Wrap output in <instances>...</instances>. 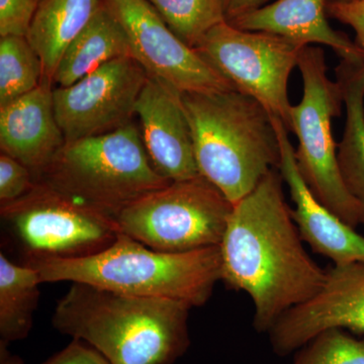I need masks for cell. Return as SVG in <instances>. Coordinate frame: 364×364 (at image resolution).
<instances>
[{"mask_svg": "<svg viewBox=\"0 0 364 364\" xmlns=\"http://www.w3.org/2000/svg\"><path fill=\"white\" fill-rule=\"evenodd\" d=\"M282 181L272 169L234 203L220 245L222 280L250 296L258 333L269 332L284 313L315 296L327 275L306 251Z\"/></svg>", "mask_w": 364, "mask_h": 364, "instance_id": "6da1fadb", "label": "cell"}, {"mask_svg": "<svg viewBox=\"0 0 364 364\" xmlns=\"http://www.w3.org/2000/svg\"><path fill=\"white\" fill-rule=\"evenodd\" d=\"M191 306L71 282L53 313L61 334L85 342L112 364H173L191 346Z\"/></svg>", "mask_w": 364, "mask_h": 364, "instance_id": "7a4b0ae2", "label": "cell"}, {"mask_svg": "<svg viewBox=\"0 0 364 364\" xmlns=\"http://www.w3.org/2000/svg\"><path fill=\"white\" fill-rule=\"evenodd\" d=\"M181 98L198 172L233 205L279 169L274 119L257 100L236 90L181 92Z\"/></svg>", "mask_w": 364, "mask_h": 364, "instance_id": "3957f363", "label": "cell"}, {"mask_svg": "<svg viewBox=\"0 0 364 364\" xmlns=\"http://www.w3.org/2000/svg\"><path fill=\"white\" fill-rule=\"evenodd\" d=\"M42 284L82 282L129 296L172 299L193 308L208 303L222 280L220 246L186 253H165L119 232L102 252L72 259L30 263Z\"/></svg>", "mask_w": 364, "mask_h": 364, "instance_id": "277c9868", "label": "cell"}, {"mask_svg": "<svg viewBox=\"0 0 364 364\" xmlns=\"http://www.w3.org/2000/svg\"><path fill=\"white\" fill-rule=\"evenodd\" d=\"M35 181L114 220L132 203L172 182L153 166L134 122L66 143Z\"/></svg>", "mask_w": 364, "mask_h": 364, "instance_id": "5b68a950", "label": "cell"}, {"mask_svg": "<svg viewBox=\"0 0 364 364\" xmlns=\"http://www.w3.org/2000/svg\"><path fill=\"white\" fill-rule=\"evenodd\" d=\"M298 67L303 97L291 107V130L299 141L294 149L299 173L314 196L349 226L364 225V208L345 188L332 133L333 117L341 114L343 95L338 81L328 77L325 53L306 46Z\"/></svg>", "mask_w": 364, "mask_h": 364, "instance_id": "8992f818", "label": "cell"}, {"mask_svg": "<svg viewBox=\"0 0 364 364\" xmlns=\"http://www.w3.org/2000/svg\"><path fill=\"white\" fill-rule=\"evenodd\" d=\"M233 203L202 176L172 181L117 215L119 232L165 253L221 245Z\"/></svg>", "mask_w": 364, "mask_h": 364, "instance_id": "52a82bcc", "label": "cell"}, {"mask_svg": "<svg viewBox=\"0 0 364 364\" xmlns=\"http://www.w3.org/2000/svg\"><path fill=\"white\" fill-rule=\"evenodd\" d=\"M0 215L25 264L95 255L119 234L116 220L40 181L18 200L0 205Z\"/></svg>", "mask_w": 364, "mask_h": 364, "instance_id": "ba28073f", "label": "cell"}, {"mask_svg": "<svg viewBox=\"0 0 364 364\" xmlns=\"http://www.w3.org/2000/svg\"><path fill=\"white\" fill-rule=\"evenodd\" d=\"M306 46L267 32L215 26L196 46L205 61L235 90L257 100L291 130L289 80Z\"/></svg>", "mask_w": 364, "mask_h": 364, "instance_id": "9c48e42d", "label": "cell"}, {"mask_svg": "<svg viewBox=\"0 0 364 364\" xmlns=\"http://www.w3.org/2000/svg\"><path fill=\"white\" fill-rule=\"evenodd\" d=\"M147 71L133 57L107 62L66 87H53L55 114L66 143L130 124Z\"/></svg>", "mask_w": 364, "mask_h": 364, "instance_id": "30bf717a", "label": "cell"}, {"mask_svg": "<svg viewBox=\"0 0 364 364\" xmlns=\"http://www.w3.org/2000/svg\"><path fill=\"white\" fill-rule=\"evenodd\" d=\"M128 36L132 57L181 92L235 90L167 26L147 0H102Z\"/></svg>", "mask_w": 364, "mask_h": 364, "instance_id": "8fae6325", "label": "cell"}, {"mask_svg": "<svg viewBox=\"0 0 364 364\" xmlns=\"http://www.w3.org/2000/svg\"><path fill=\"white\" fill-rule=\"evenodd\" d=\"M320 291L294 306L267 333L272 351L287 356L326 330L364 333V263L333 264Z\"/></svg>", "mask_w": 364, "mask_h": 364, "instance_id": "7c38bea8", "label": "cell"}, {"mask_svg": "<svg viewBox=\"0 0 364 364\" xmlns=\"http://www.w3.org/2000/svg\"><path fill=\"white\" fill-rule=\"evenodd\" d=\"M144 147L158 173L170 181L200 176L181 92L148 74L136 104Z\"/></svg>", "mask_w": 364, "mask_h": 364, "instance_id": "4fadbf2b", "label": "cell"}, {"mask_svg": "<svg viewBox=\"0 0 364 364\" xmlns=\"http://www.w3.org/2000/svg\"><path fill=\"white\" fill-rule=\"evenodd\" d=\"M282 158L279 171L289 186L294 208L293 219L301 239L315 253L332 260L333 264L364 263V236L342 221L318 202L299 173L294 148L284 123L273 117Z\"/></svg>", "mask_w": 364, "mask_h": 364, "instance_id": "5bb4252c", "label": "cell"}, {"mask_svg": "<svg viewBox=\"0 0 364 364\" xmlns=\"http://www.w3.org/2000/svg\"><path fill=\"white\" fill-rule=\"evenodd\" d=\"M65 144L55 114L51 81L44 79L35 90L0 107L1 152L28 167L35 181Z\"/></svg>", "mask_w": 364, "mask_h": 364, "instance_id": "9a60e30c", "label": "cell"}, {"mask_svg": "<svg viewBox=\"0 0 364 364\" xmlns=\"http://www.w3.org/2000/svg\"><path fill=\"white\" fill-rule=\"evenodd\" d=\"M326 14V0H277L229 23L241 30L274 33L304 46H328L341 60L364 61L363 50L335 31Z\"/></svg>", "mask_w": 364, "mask_h": 364, "instance_id": "2e32d148", "label": "cell"}, {"mask_svg": "<svg viewBox=\"0 0 364 364\" xmlns=\"http://www.w3.org/2000/svg\"><path fill=\"white\" fill-rule=\"evenodd\" d=\"M122 57H132L128 36L102 0L85 30L64 53L53 77V87L73 85L107 62Z\"/></svg>", "mask_w": 364, "mask_h": 364, "instance_id": "e0dca14e", "label": "cell"}, {"mask_svg": "<svg viewBox=\"0 0 364 364\" xmlns=\"http://www.w3.org/2000/svg\"><path fill=\"white\" fill-rule=\"evenodd\" d=\"M102 0H40L26 38L51 81L69 46L85 30Z\"/></svg>", "mask_w": 364, "mask_h": 364, "instance_id": "ac0fdd59", "label": "cell"}, {"mask_svg": "<svg viewBox=\"0 0 364 364\" xmlns=\"http://www.w3.org/2000/svg\"><path fill=\"white\" fill-rule=\"evenodd\" d=\"M346 111L337 160L345 188L364 208V61L341 60L336 67Z\"/></svg>", "mask_w": 364, "mask_h": 364, "instance_id": "d6986e66", "label": "cell"}, {"mask_svg": "<svg viewBox=\"0 0 364 364\" xmlns=\"http://www.w3.org/2000/svg\"><path fill=\"white\" fill-rule=\"evenodd\" d=\"M39 273L30 265H18L0 253V340L26 339L33 327L39 303Z\"/></svg>", "mask_w": 364, "mask_h": 364, "instance_id": "ffe728a7", "label": "cell"}, {"mask_svg": "<svg viewBox=\"0 0 364 364\" xmlns=\"http://www.w3.org/2000/svg\"><path fill=\"white\" fill-rule=\"evenodd\" d=\"M44 79L42 61L26 37H1L0 107L35 90Z\"/></svg>", "mask_w": 364, "mask_h": 364, "instance_id": "44dd1931", "label": "cell"}, {"mask_svg": "<svg viewBox=\"0 0 364 364\" xmlns=\"http://www.w3.org/2000/svg\"><path fill=\"white\" fill-rule=\"evenodd\" d=\"M176 37L196 49L215 26L225 23L222 0H147Z\"/></svg>", "mask_w": 364, "mask_h": 364, "instance_id": "7402d4cb", "label": "cell"}, {"mask_svg": "<svg viewBox=\"0 0 364 364\" xmlns=\"http://www.w3.org/2000/svg\"><path fill=\"white\" fill-rule=\"evenodd\" d=\"M291 364H364V339L339 328L326 330L296 350Z\"/></svg>", "mask_w": 364, "mask_h": 364, "instance_id": "603a6c76", "label": "cell"}, {"mask_svg": "<svg viewBox=\"0 0 364 364\" xmlns=\"http://www.w3.org/2000/svg\"><path fill=\"white\" fill-rule=\"evenodd\" d=\"M35 183L31 170L6 153L0 155V205L25 196Z\"/></svg>", "mask_w": 364, "mask_h": 364, "instance_id": "cb8c5ba5", "label": "cell"}, {"mask_svg": "<svg viewBox=\"0 0 364 364\" xmlns=\"http://www.w3.org/2000/svg\"><path fill=\"white\" fill-rule=\"evenodd\" d=\"M39 0H0V37H26Z\"/></svg>", "mask_w": 364, "mask_h": 364, "instance_id": "d4e9b609", "label": "cell"}, {"mask_svg": "<svg viewBox=\"0 0 364 364\" xmlns=\"http://www.w3.org/2000/svg\"><path fill=\"white\" fill-rule=\"evenodd\" d=\"M327 13L350 26L356 33V44L364 51V0L338 2L332 0L327 4Z\"/></svg>", "mask_w": 364, "mask_h": 364, "instance_id": "484cf974", "label": "cell"}, {"mask_svg": "<svg viewBox=\"0 0 364 364\" xmlns=\"http://www.w3.org/2000/svg\"><path fill=\"white\" fill-rule=\"evenodd\" d=\"M41 364H112L100 352L80 340L70 344Z\"/></svg>", "mask_w": 364, "mask_h": 364, "instance_id": "4316f807", "label": "cell"}, {"mask_svg": "<svg viewBox=\"0 0 364 364\" xmlns=\"http://www.w3.org/2000/svg\"><path fill=\"white\" fill-rule=\"evenodd\" d=\"M227 23L264 6L267 0H222Z\"/></svg>", "mask_w": 364, "mask_h": 364, "instance_id": "83f0119b", "label": "cell"}, {"mask_svg": "<svg viewBox=\"0 0 364 364\" xmlns=\"http://www.w3.org/2000/svg\"><path fill=\"white\" fill-rule=\"evenodd\" d=\"M7 346L9 344L0 340V364H25L23 358L11 353Z\"/></svg>", "mask_w": 364, "mask_h": 364, "instance_id": "f1b7e54d", "label": "cell"}, {"mask_svg": "<svg viewBox=\"0 0 364 364\" xmlns=\"http://www.w3.org/2000/svg\"><path fill=\"white\" fill-rule=\"evenodd\" d=\"M334 1H338V2H351V1H355V0H334Z\"/></svg>", "mask_w": 364, "mask_h": 364, "instance_id": "f546056e", "label": "cell"}, {"mask_svg": "<svg viewBox=\"0 0 364 364\" xmlns=\"http://www.w3.org/2000/svg\"><path fill=\"white\" fill-rule=\"evenodd\" d=\"M39 1H40V0H39Z\"/></svg>", "mask_w": 364, "mask_h": 364, "instance_id": "4dcf8cb0", "label": "cell"}]
</instances>
